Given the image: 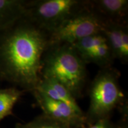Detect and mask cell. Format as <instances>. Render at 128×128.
<instances>
[{"instance_id": "3957f363", "label": "cell", "mask_w": 128, "mask_h": 128, "mask_svg": "<svg viewBox=\"0 0 128 128\" xmlns=\"http://www.w3.org/2000/svg\"><path fill=\"white\" fill-rule=\"evenodd\" d=\"M120 73L113 67L101 69L90 86V104L85 113L86 125L98 120L110 118L115 108L126 102L119 85Z\"/></svg>"}, {"instance_id": "277c9868", "label": "cell", "mask_w": 128, "mask_h": 128, "mask_svg": "<svg viewBox=\"0 0 128 128\" xmlns=\"http://www.w3.org/2000/svg\"><path fill=\"white\" fill-rule=\"evenodd\" d=\"M106 22L85 1L82 7L49 33L50 44H72L86 37L103 32Z\"/></svg>"}, {"instance_id": "4fadbf2b", "label": "cell", "mask_w": 128, "mask_h": 128, "mask_svg": "<svg viewBox=\"0 0 128 128\" xmlns=\"http://www.w3.org/2000/svg\"><path fill=\"white\" fill-rule=\"evenodd\" d=\"M107 40L103 32L92 34L71 44L84 62L95 48Z\"/></svg>"}, {"instance_id": "5bb4252c", "label": "cell", "mask_w": 128, "mask_h": 128, "mask_svg": "<svg viewBox=\"0 0 128 128\" xmlns=\"http://www.w3.org/2000/svg\"><path fill=\"white\" fill-rule=\"evenodd\" d=\"M15 128H73L69 124L42 113L26 123H17Z\"/></svg>"}, {"instance_id": "2e32d148", "label": "cell", "mask_w": 128, "mask_h": 128, "mask_svg": "<svg viewBox=\"0 0 128 128\" xmlns=\"http://www.w3.org/2000/svg\"><path fill=\"white\" fill-rule=\"evenodd\" d=\"M121 109L122 113V118L121 120L116 124V128H128V103L127 102L124 104L120 108Z\"/></svg>"}, {"instance_id": "8992f818", "label": "cell", "mask_w": 128, "mask_h": 128, "mask_svg": "<svg viewBox=\"0 0 128 128\" xmlns=\"http://www.w3.org/2000/svg\"><path fill=\"white\" fill-rule=\"evenodd\" d=\"M43 114L69 124L73 128H85V115H81L69 106L52 99L40 91L34 90L31 92Z\"/></svg>"}, {"instance_id": "8fae6325", "label": "cell", "mask_w": 128, "mask_h": 128, "mask_svg": "<svg viewBox=\"0 0 128 128\" xmlns=\"http://www.w3.org/2000/svg\"><path fill=\"white\" fill-rule=\"evenodd\" d=\"M114 58L108 40L95 48L85 60V64H94L101 69L112 67Z\"/></svg>"}, {"instance_id": "9a60e30c", "label": "cell", "mask_w": 128, "mask_h": 128, "mask_svg": "<svg viewBox=\"0 0 128 128\" xmlns=\"http://www.w3.org/2000/svg\"><path fill=\"white\" fill-rule=\"evenodd\" d=\"M116 124H113L110 118L98 120L90 125L86 126L85 128H116Z\"/></svg>"}, {"instance_id": "ba28073f", "label": "cell", "mask_w": 128, "mask_h": 128, "mask_svg": "<svg viewBox=\"0 0 128 128\" xmlns=\"http://www.w3.org/2000/svg\"><path fill=\"white\" fill-rule=\"evenodd\" d=\"M87 3L106 22L127 24L128 0H92Z\"/></svg>"}, {"instance_id": "5b68a950", "label": "cell", "mask_w": 128, "mask_h": 128, "mask_svg": "<svg viewBox=\"0 0 128 128\" xmlns=\"http://www.w3.org/2000/svg\"><path fill=\"white\" fill-rule=\"evenodd\" d=\"M84 3L81 0L27 1L23 18L49 34Z\"/></svg>"}, {"instance_id": "52a82bcc", "label": "cell", "mask_w": 128, "mask_h": 128, "mask_svg": "<svg viewBox=\"0 0 128 128\" xmlns=\"http://www.w3.org/2000/svg\"><path fill=\"white\" fill-rule=\"evenodd\" d=\"M115 60L124 64L128 61V28L127 24L108 22L103 30Z\"/></svg>"}, {"instance_id": "9c48e42d", "label": "cell", "mask_w": 128, "mask_h": 128, "mask_svg": "<svg viewBox=\"0 0 128 128\" xmlns=\"http://www.w3.org/2000/svg\"><path fill=\"white\" fill-rule=\"evenodd\" d=\"M35 90L40 91L54 100L65 103L81 115L85 113L76 102V99L66 87L51 78H42Z\"/></svg>"}, {"instance_id": "30bf717a", "label": "cell", "mask_w": 128, "mask_h": 128, "mask_svg": "<svg viewBox=\"0 0 128 128\" xmlns=\"http://www.w3.org/2000/svg\"><path fill=\"white\" fill-rule=\"evenodd\" d=\"M26 2L20 0H0V30L7 29L23 18Z\"/></svg>"}, {"instance_id": "7c38bea8", "label": "cell", "mask_w": 128, "mask_h": 128, "mask_svg": "<svg viewBox=\"0 0 128 128\" xmlns=\"http://www.w3.org/2000/svg\"><path fill=\"white\" fill-rule=\"evenodd\" d=\"M23 94V91L12 87L0 89V121L12 114V109Z\"/></svg>"}, {"instance_id": "6da1fadb", "label": "cell", "mask_w": 128, "mask_h": 128, "mask_svg": "<svg viewBox=\"0 0 128 128\" xmlns=\"http://www.w3.org/2000/svg\"><path fill=\"white\" fill-rule=\"evenodd\" d=\"M2 31L0 76L31 92L42 78V59L50 45L49 34L24 18Z\"/></svg>"}, {"instance_id": "7a4b0ae2", "label": "cell", "mask_w": 128, "mask_h": 128, "mask_svg": "<svg viewBox=\"0 0 128 128\" xmlns=\"http://www.w3.org/2000/svg\"><path fill=\"white\" fill-rule=\"evenodd\" d=\"M41 78L56 80L80 98L87 82L86 64L71 44H50L42 59Z\"/></svg>"}]
</instances>
